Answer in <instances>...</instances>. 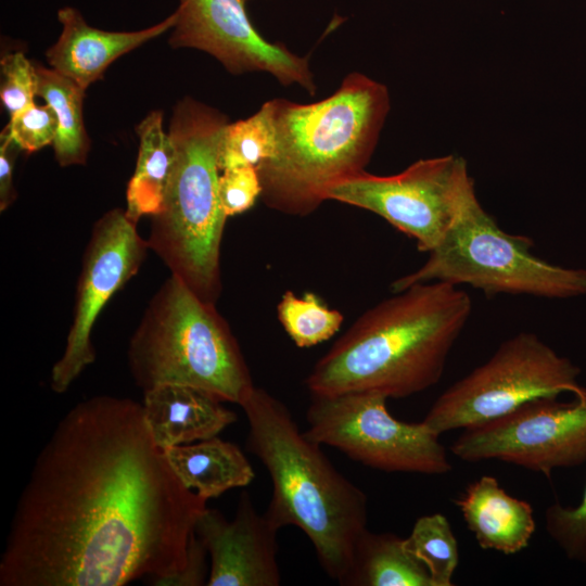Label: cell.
I'll list each match as a JSON object with an SVG mask.
<instances>
[{"label":"cell","instance_id":"6da1fadb","mask_svg":"<svg viewBox=\"0 0 586 586\" xmlns=\"http://www.w3.org/2000/svg\"><path fill=\"white\" fill-rule=\"evenodd\" d=\"M206 502L175 474L141 403L84 399L35 459L0 557V586H124L174 574Z\"/></svg>","mask_w":586,"mask_h":586},{"label":"cell","instance_id":"7a4b0ae2","mask_svg":"<svg viewBox=\"0 0 586 586\" xmlns=\"http://www.w3.org/2000/svg\"><path fill=\"white\" fill-rule=\"evenodd\" d=\"M472 311L457 285L416 283L364 313L316 362L311 395L349 392L404 398L435 385Z\"/></svg>","mask_w":586,"mask_h":586},{"label":"cell","instance_id":"3957f363","mask_svg":"<svg viewBox=\"0 0 586 586\" xmlns=\"http://www.w3.org/2000/svg\"><path fill=\"white\" fill-rule=\"evenodd\" d=\"M275 125V155L256 167L266 206L292 216L315 212L334 184L365 170L390 111L383 84L349 73L313 103L266 101Z\"/></svg>","mask_w":586,"mask_h":586},{"label":"cell","instance_id":"277c9868","mask_svg":"<svg viewBox=\"0 0 586 586\" xmlns=\"http://www.w3.org/2000/svg\"><path fill=\"white\" fill-rule=\"evenodd\" d=\"M246 446L269 473L272 494L264 512L278 528L294 525L314 546L323 571L340 584L368 530L366 494L301 432L288 407L255 387L241 405Z\"/></svg>","mask_w":586,"mask_h":586},{"label":"cell","instance_id":"5b68a950","mask_svg":"<svg viewBox=\"0 0 586 586\" xmlns=\"http://www.w3.org/2000/svg\"><path fill=\"white\" fill-rule=\"evenodd\" d=\"M227 124L220 111L190 97L176 103L168 130L174 168L146 239L170 275L214 305L222 290L220 246L228 218L218 192V145Z\"/></svg>","mask_w":586,"mask_h":586},{"label":"cell","instance_id":"8992f818","mask_svg":"<svg viewBox=\"0 0 586 586\" xmlns=\"http://www.w3.org/2000/svg\"><path fill=\"white\" fill-rule=\"evenodd\" d=\"M127 361L142 392L183 384L242 405L256 387L238 341L214 304L170 275L130 337Z\"/></svg>","mask_w":586,"mask_h":586},{"label":"cell","instance_id":"52a82bcc","mask_svg":"<svg viewBox=\"0 0 586 586\" xmlns=\"http://www.w3.org/2000/svg\"><path fill=\"white\" fill-rule=\"evenodd\" d=\"M532 246L531 239L500 229L474 196L425 263L396 279L391 290L443 281L488 295L570 298L586 294V269L552 265L532 254Z\"/></svg>","mask_w":586,"mask_h":586},{"label":"cell","instance_id":"ba28073f","mask_svg":"<svg viewBox=\"0 0 586 586\" xmlns=\"http://www.w3.org/2000/svg\"><path fill=\"white\" fill-rule=\"evenodd\" d=\"M581 369L536 334L520 332L502 342L492 357L445 390L423 422L438 435L477 426L524 404L576 393Z\"/></svg>","mask_w":586,"mask_h":586},{"label":"cell","instance_id":"9c48e42d","mask_svg":"<svg viewBox=\"0 0 586 586\" xmlns=\"http://www.w3.org/2000/svg\"><path fill=\"white\" fill-rule=\"evenodd\" d=\"M388 398L372 392L311 395L304 434L369 468L385 472L445 474L453 469L440 435L423 421L395 419Z\"/></svg>","mask_w":586,"mask_h":586},{"label":"cell","instance_id":"30bf717a","mask_svg":"<svg viewBox=\"0 0 586 586\" xmlns=\"http://www.w3.org/2000/svg\"><path fill=\"white\" fill-rule=\"evenodd\" d=\"M474 196L467 163L456 155L419 160L391 176L364 170L334 184L327 194L328 200L382 217L426 253L442 242Z\"/></svg>","mask_w":586,"mask_h":586},{"label":"cell","instance_id":"8fae6325","mask_svg":"<svg viewBox=\"0 0 586 586\" xmlns=\"http://www.w3.org/2000/svg\"><path fill=\"white\" fill-rule=\"evenodd\" d=\"M574 400L528 402L497 420L464 429L450 450L468 462L496 459L550 475L586 462V388Z\"/></svg>","mask_w":586,"mask_h":586},{"label":"cell","instance_id":"7c38bea8","mask_svg":"<svg viewBox=\"0 0 586 586\" xmlns=\"http://www.w3.org/2000/svg\"><path fill=\"white\" fill-rule=\"evenodd\" d=\"M149 249L125 209L113 208L93 225L82 255L65 347L51 370L55 393L66 392L94 362V323L111 297L138 273Z\"/></svg>","mask_w":586,"mask_h":586},{"label":"cell","instance_id":"4fadbf2b","mask_svg":"<svg viewBox=\"0 0 586 586\" xmlns=\"http://www.w3.org/2000/svg\"><path fill=\"white\" fill-rule=\"evenodd\" d=\"M168 43L214 56L232 75L265 72L283 86L317 90L309 58L263 37L252 24L245 0H179Z\"/></svg>","mask_w":586,"mask_h":586},{"label":"cell","instance_id":"5bb4252c","mask_svg":"<svg viewBox=\"0 0 586 586\" xmlns=\"http://www.w3.org/2000/svg\"><path fill=\"white\" fill-rule=\"evenodd\" d=\"M194 531L209 558L206 586L280 585L279 530L256 511L246 491L241 493L231 521L207 507Z\"/></svg>","mask_w":586,"mask_h":586},{"label":"cell","instance_id":"9a60e30c","mask_svg":"<svg viewBox=\"0 0 586 586\" xmlns=\"http://www.w3.org/2000/svg\"><path fill=\"white\" fill-rule=\"evenodd\" d=\"M61 34L46 52L50 67L82 89L102 78L118 58L171 29L176 13L139 30L109 31L90 26L80 11L64 7L58 11Z\"/></svg>","mask_w":586,"mask_h":586},{"label":"cell","instance_id":"2e32d148","mask_svg":"<svg viewBox=\"0 0 586 586\" xmlns=\"http://www.w3.org/2000/svg\"><path fill=\"white\" fill-rule=\"evenodd\" d=\"M222 400L183 384H162L143 393V413L156 445L166 450L217 436L238 419Z\"/></svg>","mask_w":586,"mask_h":586},{"label":"cell","instance_id":"e0dca14e","mask_svg":"<svg viewBox=\"0 0 586 586\" xmlns=\"http://www.w3.org/2000/svg\"><path fill=\"white\" fill-rule=\"evenodd\" d=\"M479 546L504 555L525 549L535 532L530 502L508 494L495 476L482 475L455 500Z\"/></svg>","mask_w":586,"mask_h":586},{"label":"cell","instance_id":"ac0fdd59","mask_svg":"<svg viewBox=\"0 0 586 586\" xmlns=\"http://www.w3.org/2000/svg\"><path fill=\"white\" fill-rule=\"evenodd\" d=\"M165 454L181 483L206 500L247 486L255 477L243 451L218 436L174 446Z\"/></svg>","mask_w":586,"mask_h":586},{"label":"cell","instance_id":"d6986e66","mask_svg":"<svg viewBox=\"0 0 586 586\" xmlns=\"http://www.w3.org/2000/svg\"><path fill=\"white\" fill-rule=\"evenodd\" d=\"M139 137L137 164L126 190V214L138 224L163 206L175 163V145L163 128V112H150L136 127Z\"/></svg>","mask_w":586,"mask_h":586},{"label":"cell","instance_id":"ffe728a7","mask_svg":"<svg viewBox=\"0 0 586 586\" xmlns=\"http://www.w3.org/2000/svg\"><path fill=\"white\" fill-rule=\"evenodd\" d=\"M351 586H433L425 566L405 547L404 538L367 530L341 583Z\"/></svg>","mask_w":586,"mask_h":586},{"label":"cell","instance_id":"44dd1931","mask_svg":"<svg viewBox=\"0 0 586 586\" xmlns=\"http://www.w3.org/2000/svg\"><path fill=\"white\" fill-rule=\"evenodd\" d=\"M37 97L51 106L58 118L53 149L60 166L82 165L90 149L84 122L85 89L51 67L35 64Z\"/></svg>","mask_w":586,"mask_h":586},{"label":"cell","instance_id":"7402d4cb","mask_svg":"<svg viewBox=\"0 0 586 586\" xmlns=\"http://www.w3.org/2000/svg\"><path fill=\"white\" fill-rule=\"evenodd\" d=\"M277 136L267 102L247 118L228 123L218 145V167L222 171L241 166H259L275 155Z\"/></svg>","mask_w":586,"mask_h":586},{"label":"cell","instance_id":"603a6c76","mask_svg":"<svg viewBox=\"0 0 586 586\" xmlns=\"http://www.w3.org/2000/svg\"><path fill=\"white\" fill-rule=\"evenodd\" d=\"M406 549L428 570L433 586H451L459 563L456 536L442 513L420 517L404 538Z\"/></svg>","mask_w":586,"mask_h":586},{"label":"cell","instance_id":"cb8c5ba5","mask_svg":"<svg viewBox=\"0 0 586 586\" xmlns=\"http://www.w3.org/2000/svg\"><path fill=\"white\" fill-rule=\"evenodd\" d=\"M278 319L294 344L311 347L331 339L343 323V315L328 307L311 292L298 297L286 291L278 306Z\"/></svg>","mask_w":586,"mask_h":586},{"label":"cell","instance_id":"d4e9b609","mask_svg":"<svg viewBox=\"0 0 586 586\" xmlns=\"http://www.w3.org/2000/svg\"><path fill=\"white\" fill-rule=\"evenodd\" d=\"M545 527L568 559L586 564V485L577 506L556 502L546 509Z\"/></svg>","mask_w":586,"mask_h":586},{"label":"cell","instance_id":"484cf974","mask_svg":"<svg viewBox=\"0 0 586 586\" xmlns=\"http://www.w3.org/2000/svg\"><path fill=\"white\" fill-rule=\"evenodd\" d=\"M2 133L20 150L33 153L54 143L58 118L51 106L34 102L11 115Z\"/></svg>","mask_w":586,"mask_h":586},{"label":"cell","instance_id":"4316f807","mask_svg":"<svg viewBox=\"0 0 586 586\" xmlns=\"http://www.w3.org/2000/svg\"><path fill=\"white\" fill-rule=\"evenodd\" d=\"M0 99L10 116L34 103L37 90L35 64L22 51L2 56L0 61Z\"/></svg>","mask_w":586,"mask_h":586},{"label":"cell","instance_id":"83f0119b","mask_svg":"<svg viewBox=\"0 0 586 586\" xmlns=\"http://www.w3.org/2000/svg\"><path fill=\"white\" fill-rule=\"evenodd\" d=\"M218 192L227 217L246 212L262 195V183L256 167L241 166L222 170L219 175Z\"/></svg>","mask_w":586,"mask_h":586},{"label":"cell","instance_id":"f1b7e54d","mask_svg":"<svg viewBox=\"0 0 586 586\" xmlns=\"http://www.w3.org/2000/svg\"><path fill=\"white\" fill-rule=\"evenodd\" d=\"M209 573L208 553L194 534L188 549L184 566L170 575L150 582L154 586H200L206 585Z\"/></svg>","mask_w":586,"mask_h":586},{"label":"cell","instance_id":"f546056e","mask_svg":"<svg viewBox=\"0 0 586 586\" xmlns=\"http://www.w3.org/2000/svg\"><path fill=\"white\" fill-rule=\"evenodd\" d=\"M20 149L1 132L0 136V209L5 211L14 201L13 171Z\"/></svg>","mask_w":586,"mask_h":586},{"label":"cell","instance_id":"4dcf8cb0","mask_svg":"<svg viewBox=\"0 0 586 586\" xmlns=\"http://www.w3.org/2000/svg\"><path fill=\"white\" fill-rule=\"evenodd\" d=\"M246 1V0H245Z\"/></svg>","mask_w":586,"mask_h":586}]
</instances>
